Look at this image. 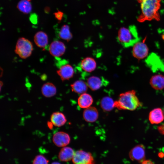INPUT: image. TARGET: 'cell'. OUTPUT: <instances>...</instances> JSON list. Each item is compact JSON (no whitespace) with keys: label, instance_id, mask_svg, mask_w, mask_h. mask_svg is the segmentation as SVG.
I'll return each instance as SVG.
<instances>
[{"label":"cell","instance_id":"19","mask_svg":"<svg viewBox=\"0 0 164 164\" xmlns=\"http://www.w3.org/2000/svg\"><path fill=\"white\" fill-rule=\"evenodd\" d=\"M152 87L156 90H161L164 88V76L156 74L153 76L150 81Z\"/></svg>","mask_w":164,"mask_h":164},{"label":"cell","instance_id":"8","mask_svg":"<svg viewBox=\"0 0 164 164\" xmlns=\"http://www.w3.org/2000/svg\"><path fill=\"white\" fill-rule=\"evenodd\" d=\"M148 52L147 46L143 42L139 41L133 46L132 54L137 59H141L145 58L147 56Z\"/></svg>","mask_w":164,"mask_h":164},{"label":"cell","instance_id":"11","mask_svg":"<svg viewBox=\"0 0 164 164\" xmlns=\"http://www.w3.org/2000/svg\"><path fill=\"white\" fill-rule=\"evenodd\" d=\"M80 66L84 71L87 73H91L94 71L96 68L97 63L93 58L91 57H87L81 61Z\"/></svg>","mask_w":164,"mask_h":164},{"label":"cell","instance_id":"2","mask_svg":"<svg viewBox=\"0 0 164 164\" xmlns=\"http://www.w3.org/2000/svg\"><path fill=\"white\" fill-rule=\"evenodd\" d=\"M114 107L119 110L134 111L141 105V103L134 90L121 94L118 100L114 101Z\"/></svg>","mask_w":164,"mask_h":164},{"label":"cell","instance_id":"21","mask_svg":"<svg viewBox=\"0 0 164 164\" xmlns=\"http://www.w3.org/2000/svg\"><path fill=\"white\" fill-rule=\"evenodd\" d=\"M70 86L73 92L79 94L86 93L88 87L87 83L80 80L75 81Z\"/></svg>","mask_w":164,"mask_h":164},{"label":"cell","instance_id":"14","mask_svg":"<svg viewBox=\"0 0 164 164\" xmlns=\"http://www.w3.org/2000/svg\"><path fill=\"white\" fill-rule=\"evenodd\" d=\"M34 40L38 47L44 48L48 43V36L45 32L42 31H39L35 35Z\"/></svg>","mask_w":164,"mask_h":164},{"label":"cell","instance_id":"7","mask_svg":"<svg viewBox=\"0 0 164 164\" xmlns=\"http://www.w3.org/2000/svg\"><path fill=\"white\" fill-rule=\"evenodd\" d=\"M66 47L62 42L56 40L52 42L49 46V52L50 54L55 57H59L65 53Z\"/></svg>","mask_w":164,"mask_h":164},{"label":"cell","instance_id":"27","mask_svg":"<svg viewBox=\"0 0 164 164\" xmlns=\"http://www.w3.org/2000/svg\"><path fill=\"white\" fill-rule=\"evenodd\" d=\"M29 19L31 22L33 24H36L37 22V17L36 14H32L30 17Z\"/></svg>","mask_w":164,"mask_h":164},{"label":"cell","instance_id":"28","mask_svg":"<svg viewBox=\"0 0 164 164\" xmlns=\"http://www.w3.org/2000/svg\"><path fill=\"white\" fill-rule=\"evenodd\" d=\"M158 129L161 134L164 135V123L159 126Z\"/></svg>","mask_w":164,"mask_h":164},{"label":"cell","instance_id":"31","mask_svg":"<svg viewBox=\"0 0 164 164\" xmlns=\"http://www.w3.org/2000/svg\"><path fill=\"white\" fill-rule=\"evenodd\" d=\"M51 164H60L59 162H55L52 163Z\"/></svg>","mask_w":164,"mask_h":164},{"label":"cell","instance_id":"23","mask_svg":"<svg viewBox=\"0 0 164 164\" xmlns=\"http://www.w3.org/2000/svg\"><path fill=\"white\" fill-rule=\"evenodd\" d=\"M18 9L24 14H28L32 10V5L28 0H21L17 5Z\"/></svg>","mask_w":164,"mask_h":164},{"label":"cell","instance_id":"26","mask_svg":"<svg viewBox=\"0 0 164 164\" xmlns=\"http://www.w3.org/2000/svg\"><path fill=\"white\" fill-rule=\"evenodd\" d=\"M56 18L58 21H61L63 16V13L59 11H58L54 13Z\"/></svg>","mask_w":164,"mask_h":164},{"label":"cell","instance_id":"17","mask_svg":"<svg viewBox=\"0 0 164 164\" xmlns=\"http://www.w3.org/2000/svg\"><path fill=\"white\" fill-rule=\"evenodd\" d=\"M103 81L101 78L95 76L89 77L87 84L88 87L92 91H95L99 89L104 84Z\"/></svg>","mask_w":164,"mask_h":164},{"label":"cell","instance_id":"3","mask_svg":"<svg viewBox=\"0 0 164 164\" xmlns=\"http://www.w3.org/2000/svg\"><path fill=\"white\" fill-rule=\"evenodd\" d=\"M119 43L125 47L133 46L140 41V39L136 27L131 26L128 28L122 27L119 30L118 35Z\"/></svg>","mask_w":164,"mask_h":164},{"label":"cell","instance_id":"18","mask_svg":"<svg viewBox=\"0 0 164 164\" xmlns=\"http://www.w3.org/2000/svg\"><path fill=\"white\" fill-rule=\"evenodd\" d=\"M93 99L90 94L85 93L81 94L78 99L77 103L79 107L82 108H86L91 105Z\"/></svg>","mask_w":164,"mask_h":164},{"label":"cell","instance_id":"16","mask_svg":"<svg viewBox=\"0 0 164 164\" xmlns=\"http://www.w3.org/2000/svg\"><path fill=\"white\" fill-rule=\"evenodd\" d=\"M50 119L53 125L58 127L63 125L67 121L64 114L60 112H53L51 115Z\"/></svg>","mask_w":164,"mask_h":164},{"label":"cell","instance_id":"13","mask_svg":"<svg viewBox=\"0 0 164 164\" xmlns=\"http://www.w3.org/2000/svg\"><path fill=\"white\" fill-rule=\"evenodd\" d=\"M149 118L152 124H158L162 122L164 119V115L162 109L157 108L153 109L149 114Z\"/></svg>","mask_w":164,"mask_h":164},{"label":"cell","instance_id":"4","mask_svg":"<svg viewBox=\"0 0 164 164\" xmlns=\"http://www.w3.org/2000/svg\"><path fill=\"white\" fill-rule=\"evenodd\" d=\"M33 50L32 44L29 39L23 37L18 39L15 52L20 58L23 59L28 58L31 55Z\"/></svg>","mask_w":164,"mask_h":164},{"label":"cell","instance_id":"15","mask_svg":"<svg viewBox=\"0 0 164 164\" xmlns=\"http://www.w3.org/2000/svg\"><path fill=\"white\" fill-rule=\"evenodd\" d=\"M75 152L71 148L64 147L60 150L58 154L59 159L63 162H67L72 160Z\"/></svg>","mask_w":164,"mask_h":164},{"label":"cell","instance_id":"12","mask_svg":"<svg viewBox=\"0 0 164 164\" xmlns=\"http://www.w3.org/2000/svg\"><path fill=\"white\" fill-rule=\"evenodd\" d=\"M99 113L97 109L94 107H90L86 108L83 113L84 120L88 122H93L98 119Z\"/></svg>","mask_w":164,"mask_h":164},{"label":"cell","instance_id":"29","mask_svg":"<svg viewBox=\"0 0 164 164\" xmlns=\"http://www.w3.org/2000/svg\"><path fill=\"white\" fill-rule=\"evenodd\" d=\"M141 164H155L149 160H145Z\"/></svg>","mask_w":164,"mask_h":164},{"label":"cell","instance_id":"9","mask_svg":"<svg viewBox=\"0 0 164 164\" xmlns=\"http://www.w3.org/2000/svg\"><path fill=\"white\" fill-rule=\"evenodd\" d=\"M53 141L56 146L59 147H64L70 143V138L67 133L60 131L54 134Z\"/></svg>","mask_w":164,"mask_h":164},{"label":"cell","instance_id":"10","mask_svg":"<svg viewBox=\"0 0 164 164\" xmlns=\"http://www.w3.org/2000/svg\"><path fill=\"white\" fill-rule=\"evenodd\" d=\"M61 80L63 81L72 78L74 74V70L70 64H67L62 66L56 71Z\"/></svg>","mask_w":164,"mask_h":164},{"label":"cell","instance_id":"6","mask_svg":"<svg viewBox=\"0 0 164 164\" xmlns=\"http://www.w3.org/2000/svg\"><path fill=\"white\" fill-rule=\"evenodd\" d=\"M129 156L132 161H138L142 163L145 160V148L142 144L138 145L130 151Z\"/></svg>","mask_w":164,"mask_h":164},{"label":"cell","instance_id":"25","mask_svg":"<svg viewBox=\"0 0 164 164\" xmlns=\"http://www.w3.org/2000/svg\"><path fill=\"white\" fill-rule=\"evenodd\" d=\"M48 161L43 155L36 156L33 162V164H48Z\"/></svg>","mask_w":164,"mask_h":164},{"label":"cell","instance_id":"32","mask_svg":"<svg viewBox=\"0 0 164 164\" xmlns=\"http://www.w3.org/2000/svg\"><path fill=\"white\" fill-rule=\"evenodd\" d=\"M163 114H164V109H163Z\"/></svg>","mask_w":164,"mask_h":164},{"label":"cell","instance_id":"20","mask_svg":"<svg viewBox=\"0 0 164 164\" xmlns=\"http://www.w3.org/2000/svg\"><path fill=\"white\" fill-rule=\"evenodd\" d=\"M41 92L42 94L46 97H51L56 94V87L52 83L47 82L42 86L41 87Z\"/></svg>","mask_w":164,"mask_h":164},{"label":"cell","instance_id":"5","mask_svg":"<svg viewBox=\"0 0 164 164\" xmlns=\"http://www.w3.org/2000/svg\"><path fill=\"white\" fill-rule=\"evenodd\" d=\"M72 161L74 164H95L91 154L82 150L75 152Z\"/></svg>","mask_w":164,"mask_h":164},{"label":"cell","instance_id":"22","mask_svg":"<svg viewBox=\"0 0 164 164\" xmlns=\"http://www.w3.org/2000/svg\"><path fill=\"white\" fill-rule=\"evenodd\" d=\"M114 101L111 97L106 96L103 97L100 102L101 108L105 111H110L114 107Z\"/></svg>","mask_w":164,"mask_h":164},{"label":"cell","instance_id":"24","mask_svg":"<svg viewBox=\"0 0 164 164\" xmlns=\"http://www.w3.org/2000/svg\"><path fill=\"white\" fill-rule=\"evenodd\" d=\"M58 35L60 38L67 42L70 41L72 37L69 27L67 25H64L62 27Z\"/></svg>","mask_w":164,"mask_h":164},{"label":"cell","instance_id":"30","mask_svg":"<svg viewBox=\"0 0 164 164\" xmlns=\"http://www.w3.org/2000/svg\"><path fill=\"white\" fill-rule=\"evenodd\" d=\"M48 126L50 129H52L53 128V124L51 121H48L47 123Z\"/></svg>","mask_w":164,"mask_h":164},{"label":"cell","instance_id":"1","mask_svg":"<svg viewBox=\"0 0 164 164\" xmlns=\"http://www.w3.org/2000/svg\"><path fill=\"white\" fill-rule=\"evenodd\" d=\"M161 0H142L141 4V13L137 20L139 22L155 19L159 21L160 16L159 10Z\"/></svg>","mask_w":164,"mask_h":164}]
</instances>
